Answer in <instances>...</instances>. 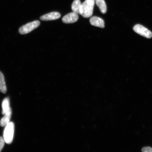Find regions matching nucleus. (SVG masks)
<instances>
[{"label": "nucleus", "instance_id": "ddd939ff", "mask_svg": "<svg viewBox=\"0 0 152 152\" xmlns=\"http://www.w3.org/2000/svg\"><path fill=\"white\" fill-rule=\"evenodd\" d=\"M5 141L4 138L0 137V152L2 150L4 145Z\"/></svg>", "mask_w": 152, "mask_h": 152}, {"label": "nucleus", "instance_id": "9d476101", "mask_svg": "<svg viewBox=\"0 0 152 152\" xmlns=\"http://www.w3.org/2000/svg\"><path fill=\"white\" fill-rule=\"evenodd\" d=\"M0 91L4 94H5L7 92L4 77L1 72H0Z\"/></svg>", "mask_w": 152, "mask_h": 152}, {"label": "nucleus", "instance_id": "6e6552de", "mask_svg": "<svg viewBox=\"0 0 152 152\" xmlns=\"http://www.w3.org/2000/svg\"><path fill=\"white\" fill-rule=\"evenodd\" d=\"M4 115V116L0 121V126L1 127L5 126L10 122L12 115V109L11 108Z\"/></svg>", "mask_w": 152, "mask_h": 152}, {"label": "nucleus", "instance_id": "9b49d317", "mask_svg": "<svg viewBox=\"0 0 152 152\" xmlns=\"http://www.w3.org/2000/svg\"><path fill=\"white\" fill-rule=\"evenodd\" d=\"M2 114L3 115H4L11 109V108L10 106V100L9 98H6L4 99L2 103Z\"/></svg>", "mask_w": 152, "mask_h": 152}, {"label": "nucleus", "instance_id": "423d86ee", "mask_svg": "<svg viewBox=\"0 0 152 152\" xmlns=\"http://www.w3.org/2000/svg\"><path fill=\"white\" fill-rule=\"evenodd\" d=\"M59 13L53 12L43 15L41 17L40 20L43 21H49L57 20L61 17Z\"/></svg>", "mask_w": 152, "mask_h": 152}, {"label": "nucleus", "instance_id": "f257e3e1", "mask_svg": "<svg viewBox=\"0 0 152 152\" xmlns=\"http://www.w3.org/2000/svg\"><path fill=\"white\" fill-rule=\"evenodd\" d=\"M95 0H85L81 4L80 13L83 18H87L92 16Z\"/></svg>", "mask_w": 152, "mask_h": 152}, {"label": "nucleus", "instance_id": "20e7f679", "mask_svg": "<svg viewBox=\"0 0 152 152\" xmlns=\"http://www.w3.org/2000/svg\"><path fill=\"white\" fill-rule=\"evenodd\" d=\"M133 30L136 33L145 37L147 39H151L152 37V33L147 28L139 24L136 25L133 27Z\"/></svg>", "mask_w": 152, "mask_h": 152}, {"label": "nucleus", "instance_id": "39448f33", "mask_svg": "<svg viewBox=\"0 0 152 152\" xmlns=\"http://www.w3.org/2000/svg\"><path fill=\"white\" fill-rule=\"evenodd\" d=\"M78 19V15L77 13L72 12L64 16L62 19V21L64 23H73L77 22Z\"/></svg>", "mask_w": 152, "mask_h": 152}, {"label": "nucleus", "instance_id": "f8f14e48", "mask_svg": "<svg viewBox=\"0 0 152 152\" xmlns=\"http://www.w3.org/2000/svg\"><path fill=\"white\" fill-rule=\"evenodd\" d=\"M81 5L80 0H75L72 5V9L73 12L77 13L78 15L80 14V10Z\"/></svg>", "mask_w": 152, "mask_h": 152}, {"label": "nucleus", "instance_id": "4468645a", "mask_svg": "<svg viewBox=\"0 0 152 152\" xmlns=\"http://www.w3.org/2000/svg\"><path fill=\"white\" fill-rule=\"evenodd\" d=\"M142 151L143 152H152V148L150 147H145L142 148Z\"/></svg>", "mask_w": 152, "mask_h": 152}, {"label": "nucleus", "instance_id": "f03ea898", "mask_svg": "<svg viewBox=\"0 0 152 152\" xmlns=\"http://www.w3.org/2000/svg\"><path fill=\"white\" fill-rule=\"evenodd\" d=\"M15 125L14 123L10 122L5 126L3 134V138L7 144L12 143L14 138Z\"/></svg>", "mask_w": 152, "mask_h": 152}, {"label": "nucleus", "instance_id": "0eeeda50", "mask_svg": "<svg viewBox=\"0 0 152 152\" xmlns=\"http://www.w3.org/2000/svg\"><path fill=\"white\" fill-rule=\"evenodd\" d=\"M90 21L91 25L102 28L104 27V20L99 17H92L90 18Z\"/></svg>", "mask_w": 152, "mask_h": 152}, {"label": "nucleus", "instance_id": "7ed1b4c3", "mask_svg": "<svg viewBox=\"0 0 152 152\" xmlns=\"http://www.w3.org/2000/svg\"><path fill=\"white\" fill-rule=\"evenodd\" d=\"M40 24V23L39 20H35L30 22L24 25L19 28V33L22 35L29 33L36 28L39 27Z\"/></svg>", "mask_w": 152, "mask_h": 152}, {"label": "nucleus", "instance_id": "1a4fd4ad", "mask_svg": "<svg viewBox=\"0 0 152 152\" xmlns=\"http://www.w3.org/2000/svg\"><path fill=\"white\" fill-rule=\"evenodd\" d=\"M96 4L99 8L102 14H106L107 12V7L104 0H95Z\"/></svg>", "mask_w": 152, "mask_h": 152}]
</instances>
